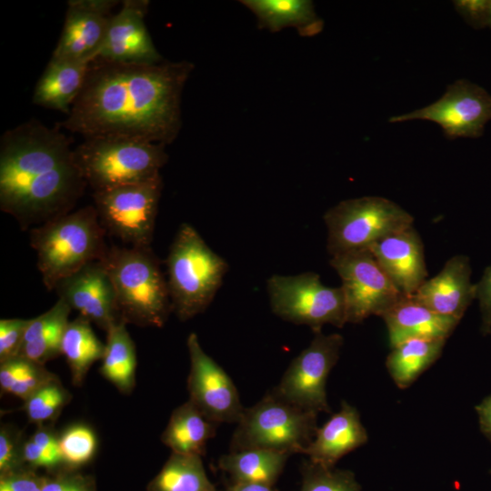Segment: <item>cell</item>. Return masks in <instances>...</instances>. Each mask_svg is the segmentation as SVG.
Masks as SVG:
<instances>
[{"instance_id": "obj_1", "label": "cell", "mask_w": 491, "mask_h": 491, "mask_svg": "<svg viewBox=\"0 0 491 491\" xmlns=\"http://www.w3.org/2000/svg\"><path fill=\"white\" fill-rule=\"evenodd\" d=\"M194 64L133 65L95 58L66 118L57 123L85 138L168 145L181 126V97Z\"/></svg>"}, {"instance_id": "obj_2", "label": "cell", "mask_w": 491, "mask_h": 491, "mask_svg": "<svg viewBox=\"0 0 491 491\" xmlns=\"http://www.w3.org/2000/svg\"><path fill=\"white\" fill-rule=\"evenodd\" d=\"M60 129L32 118L1 135L0 209L23 230L71 212L87 186Z\"/></svg>"}, {"instance_id": "obj_3", "label": "cell", "mask_w": 491, "mask_h": 491, "mask_svg": "<svg viewBox=\"0 0 491 491\" xmlns=\"http://www.w3.org/2000/svg\"><path fill=\"white\" fill-rule=\"evenodd\" d=\"M101 262L115 288L119 320L164 326L173 309L166 278L151 247L112 246Z\"/></svg>"}, {"instance_id": "obj_4", "label": "cell", "mask_w": 491, "mask_h": 491, "mask_svg": "<svg viewBox=\"0 0 491 491\" xmlns=\"http://www.w3.org/2000/svg\"><path fill=\"white\" fill-rule=\"evenodd\" d=\"M106 232L94 205L71 211L30 230V245L36 252L44 285L56 284L85 265L101 261L109 246Z\"/></svg>"}, {"instance_id": "obj_5", "label": "cell", "mask_w": 491, "mask_h": 491, "mask_svg": "<svg viewBox=\"0 0 491 491\" xmlns=\"http://www.w3.org/2000/svg\"><path fill=\"white\" fill-rule=\"evenodd\" d=\"M165 265L172 309L181 321L206 310L229 269L225 258L213 251L187 223L179 226Z\"/></svg>"}, {"instance_id": "obj_6", "label": "cell", "mask_w": 491, "mask_h": 491, "mask_svg": "<svg viewBox=\"0 0 491 491\" xmlns=\"http://www.w3.org/2000/svg\"><path fill=\"white\" fill-rule=\"evenodd\" d=\"M74 157L94 191L155 178L168 161L165 145L107 137L85 138Z\"/></svg>"}, {"instance_id": "obj_7", "label": "cell", "mask_w": 491, "mask_h": 491, "mask_svg": "<svg viewBox=\"0 0 491 491\" xmlns=\"http://www.w3.org/2000/svg\"><path fill=\"white\" fill-rule=\"evenodd\" d=\"M317 415L286 402L272 390L245 407L230 441V451L262 448L304 454L313 441Z\"/></svg>"}, {"instance_id": "obj_8", "label": "cell", "mask_w": 491, "mask_h": 491, "mask_svg": "<svg viewBox=\"0 0 491 491\" xmlns=\"http://www.w3.org/2000/svg\"><path fill=\"white\" fill-rule=\"evenodd\" d=\"M326 248L332 256L366 249L375 242L413 226L414 217L391 200L363 196L339 202L328 209Z\"/></svg>"}, {"instance_id": "obj_9", "label": "cell", "mask_w": 491, "mask_h": 491, "mask_svg": "<svg viewBox=\"0 0 491 491\" xmlns=\"http://www.w3.org/2000/svg\"><path fill=\"white\" fill-rule=\"evenodd\" d=\"M272 312L281 319L309 326L314 334L324 325L346 324V303L340 287L323 285L318 274L273 275L266 281Z\"/></svg>"}, {"instance_id": "obj_10", "label": "cell", "mask_w": 491, "mask_h": 491, "mask_svg": "<svg viewBox=\"0 0 491 491\" xmlns=\"http://www.w3.org/2000/svg\"><path fill=\"white\" fill-rule=\"evenodd\" d=\"M163 185L160 175L145 182L94 191V206L106 234L127 246L151 247Z\"/></svg>"}, {"instance_id": "obj_11", "label": "cell", "mask_w": 491, "mask_h": 491, "mask_svg": "<svg viewBox=\"0 0 491 491\" xmlns=\"http://www.w3.org/2000/svg\"><path fill=\"white\" fill-rule=\"evenodd\" d=\"M330 265L342 280L346 323L381 317L404 296L368 248L332 256Z\"/></svg>"}, {"instance_id": "obj_12", "label": "cell", "mask_w": 491, "mask_h": 491, "mask_svg": "<svg viewBox=\"0 0 491 491\" xmlns=\"http://www.w3.org/2000/svg\"><path fill=\"white\" fill-rule=\"evenodd\" d=\"M343 344L344 338L339 334L315 333L309 346L292 360L272 391L303 409L316 414L330 413L326 385Z\"/></svg>"}, {"instance_id": "obj_13", "label": "cell", "mask_w": 491, "mask_h": 491, "mask_svg": "<svg viewBox=\"0 0 491 491\" xmlns=\"http://www.w3.org/2000/svg\"><path fill=\"white\" fill-rule=\"evenodd\" d=\"M427 120L438 124L449 139L476 138L491 119V95L483 87L459 79L449 85L436 102L416 111L393 116L390 122Z\"/></svg>"}, {"instance_id": "obj_14", "label": "cell", "mask_w": 491, "mask_h": 491, "mask_svg": "<svg viewBox=\"0 0 491 491\" xmlns=\"http://www.w3.org/2000/svg\"><path fill=\"white\" fill-rule=\"evenodd\" d=\"M186 346L190 358L187 378L189 400L216 425L237 424L245 407L233 380L204 351L195 333L188 336Z\"/></svg>"}, {"instance_id": "obj_15", "label": "cell", "mask_w": 491, "mask_h": 491, "mask_svg": "<svg viewBox=\"0 0 491 491\" xmlns=\"http://www.w3.org/2000/svg\"><path fill=\"white\" fill-rule=\"evenodd\" d=\"M149 5L147 0L123 1L120 10L110 19L95 58L133 65L162 62L145 23Z\"/></svg>"}, {"instance_id": "obj_16", "label": "cell", "mask_w": 491, "mask_h": 491, "mask_svg": "<svg viewBox=\"0 0 491 491\" xmlns=\"http://www.w3.org/2000/svg\"><path fill=\"white\" fill-rule=\"evenodd\" d=\"M116 0H69L52 58L94 60L106 35Z\"/></svg>"}, {"instance_id": "obj_17", "label": "cell", "mask_w": 491, "mask_h": 491, "mask_svg": "<svg viewBox=\"0 0 491 491\" xmlns=\"http://www.w3.org/2000/svg\"><path fill=\"white\" fill-rule=\"evenodd\" d=\"M54 290L71 309L105 332L119 320L115 288L101 261L60 280Z\"/></svg>"}, {"instance_id": "obj_18", "label": "cell", "mask_w": 491, "mask_h": 491, "mask_svg": "<svg viewBox=\"0 0 491 491\" xmlns=\"http://www.w3.org/2000/svg\"><path fill=\"white\" fill-rule=\"evenodd\" d=\"M368 249L403 296L413 295L426 280L424 246L413 226L375 242Z\"/></svg>"}, {"instance_id": "obj_19", "label": "cell", "mask_w": 491, "mask_h": 491, "mask_svg": "<svg viewBox=\"0 0 491 491\" xmlns=\"http://www.w3.org/2000/svg\"><path fill=\"white\" fill-rule=\"evenodd\" d=\"M469 259L463 255L449 258L442 270L426 279L410 296L435 313L461 320L476 298V284L470 280Z\"/></svg>"}, {"instance_id": "obj_20", "label": "cell", "mask_w": 491, "mask_h": 491, "mask_svg": "<svg viewBox=\"0 0 491 491\" xmlns=\"http://www.w3.org/2000/svg\"><path fill=\"white\" fill-rule=\"evenodd\" d=\"M367 439L357 409L342 401L340 410L318 427L304 455L316 464L334 468L339 459L365 445Z\"/></svg>"}, {"instance_id": "obj_21", "label": "cell", "mask_w": 491, "mask_h": 491, "mask_svg": "<svg viewBox=\"0 0 491 491\" xmlns=\"http://www.w3.org/2000/svg\"><path fill=\"white\" fill-rule=\"evenodd\" d=\"M391 348L410 339H444L459 320L433 312L410 296H404L381 316Z\"/></svg>"}, {"instance_id": "obj_22", "label": "cell", "mask_w": 491, "mask_h": 491, "mask_svg": "<svg viewBox=\"0 0 491 491\" xmlns=\"http://www.w3.org/2000/svg\"><path fill=\"white\" fill-rule=\"evenodd\" d=\"M90 62L52 58L39 77L33 104L68 114L79 95Z\"/></svg>"}, {"instance_id": "obj_23", "label": "cell", "mask_w": 491, "mask_h": 491, "mask_svg": "<svg viewBox=\"0 0 491 491\" xmlns=\"http://www.w3.org/2000/svg\"><path fill=\"white\" fill-rule=\"evenodd\" d=\"M256 17L258 25L276 33L294 27L302 36L319 34L324 26L308 0H243L240 1Z\"/></svg>"}, {"instance_id": "obj_24", "label": "cell", "mask_w": 491, "mask_h": 491, "mask_svg": "<svg viewBox=\"0 0 491 491\" xmlns=\"http://www.w3.org/2000/svg\"><path fill=\"white\" fill-rule=\"evenodd\" d=\"M70 306L62 299L46 312L31 318L18 356L43 365L61 355V342L69 323Z\"/></svg>"}, {"instance_id": "obj_25", "label": "cell", "mask_w": 491, "mask_h": 491, "mask_svg": "<svg viewBox=\"0 0 491 491\" xmlns=\"http://www.w3.org/2000/svg\"><path fill=\"white\" fill-rule=\"evenodd\" d=\"M217 426L188 400L173 411L161 439L172 453L202 456Z\"/></svg>"}, {"instance_id": "obj_26", "label": "cell", "mask_w": 491, "mask_h": 491, "mask_svg": "<svg viewBox=\"0 0 491 491\" xmlns=\"http://www.w3.org/2000/svg\"><path fill=\"white\" fill-rule=\"evenodd\" d=\"M291 455L262 448L230 451L218 460V467L232 481L274 486Z\"/></svg>"}, {"instance_id": "obj_27", "label": "cell", "mask_w": 491, "mask_h": 491, "mask_svg": "<svg viewBox=\"0 0 491 491\" xmlns=\"http://www.w3.org/2000/svg\"><path fill=\"white\" fill-rule=\"evenodd\" d=\"M445 343L444 339H410L392 347L386 366L396 386L409 387L440 357Z\"/></svg>"}, {"instance_id": "obj_28", "label": "cell", "mask_w": 491, "mask_h": 491, "mask_svg": "<svg viewBox=\"0 0 491 491\" xmlns=\"http://www.w3.org/2000/svg\"><path fill=\"white\" fill-rule=\"evenodd\" d=\"M126 323L118 320L106 331L101 375L120 392L130 393L135 384V346Z\"/></svg>"}, {"instance_id": "obj_29", "label": "cell", "mask_w": 491, "mask_h": 491, "mask_svg": "<svg viewBox=\"0 0 491 491\" xmlns=\"http://www.w3.org/2000/svg\"><path fill=\"white\" fill-rule=\"evenodd\" d=\"M90 325V321L78 316L69 321L62 337L61 355L66 359L75 386L82 384L89 368L104 356L105 345Z\"/></svg>"}, {"instance_id": "obj_30", "label": "cell", "mask_w": 491, "mask_h": 491, "mask_svg": "<svg viewBox=\"0 0 491 491\" xmlns=\"http://www.w3.org/2000/svg\"><path fill=\"white\" fill-rule=\"evenodd\" d=\"M202 456L172 453L147 491H217L206 476Z\"/></svg>"}, {"instance_id": "obj_31", "label": "cell", "mask_w": 491, "mask_h": 491, "mask_svg": "<svg viewBox=\"0 0 491 491\" xmlns=\"http://www.w3.org/2000/svg\"><path fill=\"white\" fill-rule=\"evenodd\" d=\"M300 491H361L355 474L349 470L327 468L309 459L301 465Z\"/></svg>"}, {"instance_id": "obj_32", "label": "cell", "mask_w": 491, "mask_h": 491, "mask_svg": "<svg viewBox=\"0 0 491 491\" xmlns=\"http://www.w3.org/2000/svg\"><path fill=\"white\" fill-rule=\"evenodd\" d=\"M69 400V393L55 379L25 400L24 408L28 420L40 425L54 419Z\"/></svg>"}, {"instance_id": "obj_33", "label": "cell", "mask_w": 491, "mask_h": 491, "mask_svg": "<svg viewBox=\"0 0 491 491\" xmlns=\"http://www.w3.org/2000/svg\"><path fill=\"white\" fill-rule=\"evenodd\" d=\"M59 448L64 465L76 468L94 456L96 437L93 430L85 425H75L59 436Z\"/></svg>"}, {"instance_id": "obj_34", "label": "cell", "mask_w": 491, "mask_h": 491, "mask_svg": "<svg viewBox=\"0 0 491 491\" xmlns=\"http://www.w3.org/2000/svg\"><path fill=\"white\" fill-rule=\"evenodd\" d=\"M57 379L43 365L28 360L26 366L16 379L9 394L26 400L45 385Z\"/></svg>"}, {"instance_id": "obj_35", "label": "cell", "mask_w": 491, "mask_h": 491, "mask_svg": "<svg viewBox=\"0 0 491 491\" xmlns=\"http://www.w3.org/2000/svg\"><path fill=\"white\" fill-rule=\"evenodd\" d=\"M30 322L23 318L0 320V362L18 356Z\"/></svg>"}, {"instance_id": "obj_36", "label": "cell", "mask_w": 491, "mask_h": 491, "mask_svg": "<svg viewBox=\"0 0 491 491\" xmlns=\"http://www.w3.org/2000/svg\"><path fill=\"white\" fill-rule=\"evenodd\" d=\"M43 491H95L93 479L73 472L45 476Z\"/></svg>"}, {"instance_id": "obj_37", "label": "cell", "mask_w": 491, "mask_h": 491, "mask_svg": "<svg viewBox=\"0 0 491 491\" xmlns=\"http://www.w3.org/2000/svg\"><path fill=\"white\" fill-rule=\"evenodd\" d=\"M22 447L11 430L2 427L0 432V475L22 469Z\"/></svg>"}, {"instance_id": "obj_38", "label": "cell", "mask_w": 491, "mask_h": 491, "mask_svg": "<svg viewBox=\"0 0 491 491\" xmlns=\"http://www.w3.org/2000/svg\"><path fill=\"white\" fill-rule=\"evenodd\" d=\"M45 476L24 468L0 475V491H43Z\"/></svg>"}, {"instance_id": "obj_39", "label": "cell", "mask_w": 491, "mask_h": 491, "mask_svg": "<svg viewBox=\"0 0 491 491\" xmlns=\"http://www.w3.org/2000/svg\"><path fill=\"white\" fill-rule=\"evenodd\" d=\"M453 3L456 10L471 26L478 29L488 25L490 0H457Z\"/></svg>"}, {"instance_id": "obj_40", "label": "cell", "mask_w": 491, "mask_h": 491, "mask_svg": "<svg viewBox=\"0 0 491 491\" xmlns=\"http://www.w3.org/2000/svg\"><path fill=\"white\" fill-rule=\"evenodd\" d=\"M476 298L479 300L482 316V333H491V266L486 268L480 281L476 284Z\"/></svg>"}, {"instance_id": "obj_41", "label": "cell", "mask_w": 491, "mask_h": 491, "mask_svg": "<svg viewBox=\"0 0 491 491\" xmlns=\"http://www.w3.org/2000/svg\"><path fill=\"white\" fill-rule=\"evenodd\" d=\"M22 458L24 463L32 467H43L45 469H54L62 462L55 456L49 455L31 438L22 446Z\"/></svg>"}, {"instance_id": "obj_42", "label": "cell", "mask_w": 491, "mask_h": 491, "mask_svg": "<svg viewBox=\"0 0 491 491\" xmlns=\"http://www.w3.org/2000/svg\"><path fill=\"white\" fill-rule=\"evenodd\" d=\"M31 439L49 455L62 462L59 448V437H57L51 430L45 427H39L34 433Z\"/></svg>"}, {"instance_id": "obj_43", "label": "cell", "mask_w": 491, "mask_h": 491, "mask_svg": "<svg viewBox=\"0 0 491 491\" xmlns=\"http://www.w3.org/2000/svg\"><path fill=\"white\" fill-rule=\"evenodd\" d=\"M481 432L491 442V395L476 406Z\"/></svg>"}, {"instance_id": "obj_44", "label": "cell", "mask_w": 491, "mask_h": 491, "mask_svg": "<svg viewBox=\"0 0 491 491\" xmlns=\"http://www.w3.org/2000/svg\"><path fill=\"white\" fill-rule=\"evenodd\" d=\"M273 486L260 483L232 481L224 491H275Z\"/></svg>"}, {"instance_id": "obj_45", "label": "cell", "mask_w": 491, "mask_h": 491, "mask_svg": "<svg viewBox=\"0 0 491 491\" xmlns=\"http://www.w3.org/2000/svg\"><path fill=\"white\" fill-rule=\"evenodd\" d=\"M488 27L491 28V0H490V3H489V16H488Z\"/></svg>"}]
</instances>
